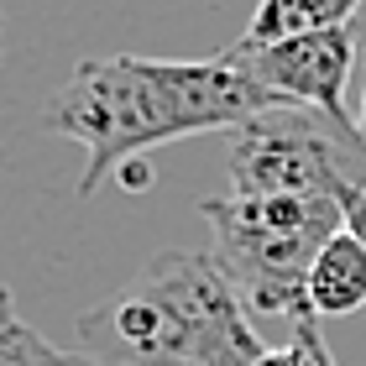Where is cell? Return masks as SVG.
Wrapping results in <instances>:
<instances>
[{
	"instance_id": "277c9868",
	"label": "cell",
	"mask_w": 366,
	"mask_h": 366,
	"mask_svg": "<svg viewBox=\"0 0 366 366\" xmlns=\"http://www.w3.org/2000/svg\"><path fill=\"white\" fill-rule=\"evenodd\" d=\"M230 194H309L351 199L366 189V137L356 115L272 105L230 131Z\"/></svg>"
},
{
	"instance_id": "5b68a950",
	"label": "cell",
	"mask_w": 366,
	"mask_h": 366,
	"mask_svg": "<svg viewBox=\"0 0 366 366\" xmlns=\"http://www.w3.org/2000/svg\"><path fill=\"white\" fill-rule=\"evenodd\" d=\"M220 58H230L246 79H257L277 105H309L325 115H351L345 110V84L361 63V31L320 26V31H293L277 42H230Z\"/></svg>"
},
{
	"instance_id": "7a4b0ae2",
	"label": "cell",
	"mask_w": 366,
	"mask_h": 366,
	"mask_svg": "<svg viewBox=\"0 0 366 366\" xmlns=\"http://www.w3.org/2000/svg\"><path fill=\"white\" fill-rule=\"evenodd\" d=\"M99 366H262L272 345L220 272L214 252H157L147 267L79 320Z\"/></svg>"
},
{
	"instance_id": "ba28073f",
	"label": "cell",
	"mask_w": 366,
	"mask_h": 366,
	"mask_svg": "<svg viewBox=\"0 0 366 366\" xmlns=\"http://www.w3.org/2000/svg\"><path fill=\"white\" fill-rule=\"evenodd\" d=\"M0 366H99V361L84 351H63L42 330H31L11 309V293L0 288Z\"/></svg>"
},
{
	"instance_id": "3957f363",
	"label": "cell",
	"mask_w": 366,
	"mask_h": 366,
	"mask_svg": "<svg viewBox=\"0 0 366 366\" xmlns=\"http://www.w3.org/2000/svg\"><path fill=\"white\" fill-rule=\"evenodd\" d=\"M199 214L209 220L214 262L236 282L241 304L272 320L309 314L304 277L320 246L345 225L340 199L309 194H220L204 199Z\"/></svg>"
},
{
	"instance_id": "8992f818",
	"label": "cell",
	"mask_w": 366,
	"mask_h": 366,
	"mask_svg": "<svg viewBox=\"0 0 366 366\" xmlns=\"http://www.w3.org/2000/svg\"><path fill=\"white\" fill-rule=\"evenodd\" d=\"M304 304H309L314 320H345V314L366 309V246L345 225L320 246V257L309 262Z\"/></svg>"
},
{
	"instance_id": "6da1fadb",
	"label": "cell",
	"mask_w": 366,
	"mask_h": 366,
	"mask_svg": "<svg viewBox=\"0 0 366 366\" xmlns=\"http://www.w3.org/2000/svg\"><path fill=\"white\" fill-rule=\"evenodd\" d=\"M272 105L277 99L230 58L168 63L110 53L84 58L69 74V84L42 105V126L84 147L79 199H94L115 168L137 162L152 147L199 137V131H236Z\"/></svg>"
},
{
	"instance_id": "9c48e42d",
	"label": "cell",
	"mask_w": 366,
	"mask_h": 366,
	"mask_svg": "<svg viewBox=\"0 0 366 366\" xmlns=\"http://www.w3.org/2000/svg\"><path fill=\"white\" fill-rule=\"evenodd\" d=\"M345 230L366 246V189H356L351 199H345Z\"/></svg>"
},
{
	"instance_id": "8fae6325",
	"label": "cell",
	"mask_w": 366,
	"mask_h": 366,
	"mask_svg": "<svg viewBox=\"0 0 366 366\" xmlns=\"http://www.w3.org/2000/svg\"><path fill=\"white\" fill-rule=\"evenodd\" d=\"M361 63H366V26H361ZM356 131L366 137V89H361V110H356Z\"/></svg>"
},
{
	"instance_id": "52a82bcc",
	"label": "cell",
	"mask_w": 366,
	"mask_h": 366,
	"mask_svg": "<svg viewBox=\"0 0 366 366\" xmlns=\"http://www.w3.org/2000/svg\"><path fill=\"white\" fill-rule=\"evenodd\" d=\"M361 11V0H257L252 21L236 42H277L293 31H320V26H345Z\"/></svg>"
},
{
	"instance_id": "30bf717a",
	"label": "cell",
	"mask_w": 366,
	"mask_h": 366,
	"mask_svg": "<svg viewBox=\"0 0 366 366\" xmlns=\"http://www.w3.org/2000/svg\"><path fill=\"white\" fill-rule=\"evenodd\" d=\"M115 173H121V189H147V178H152V173L142 168V157L126 162V168H115Z\"/></svg>"
}]
</instances>
